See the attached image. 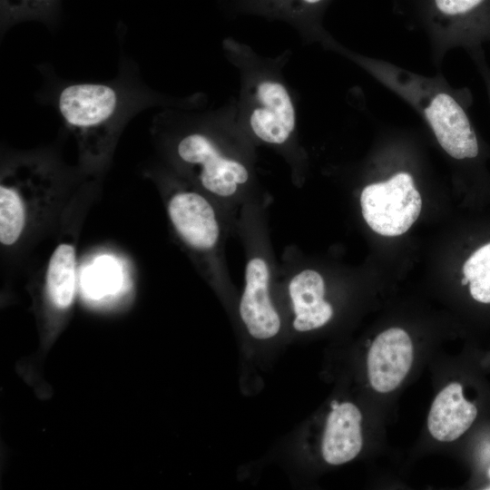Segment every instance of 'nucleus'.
<instances>
[{
    "instance_id": "f257e3e1",
    "label": "nucleus",
    "mask_w": 490,
    "mask_h": 490,
    "mask_svg": "<svg viewBox=\"0 0 490 490\" xmlns=\"http://www.w3.org/2000/svg\"><path fill=\"white\" fill-rule=\"evenodd\" d=\"M83 187V186H82ZM81 189L53 156L31 152L6 159L0 174V243L17 250L64 218Z\"/></svg>"
},
{
    "instance_id": "f03ea898",
    "label": "nucleus",
    "mask_w": 490,
    "mask_h": 490,
    "mask_svg": "<svg viewBox=\"0 0 490 490\" xmlns=\"http://www.w3.org/2000/svg\"><path fill=\"white\" fill-rule=\"evenodd\" d=\"M343 54L410 105L450 158L466 161L479 155L468 90L454 88L441 74L423 75L379 58L347 50Z\"/></svg>"
},
{
    "instance_id": "7ed1b4c3",
    "label": "nucleus",
    "mask_w": 490,
    "mask_h": 490,
    "mask_svg": "<svg viewBox=\"0 0 490 490\" xmlns=\"http://www.w3.org/2000/svg\"><path fill=\"white\" fill-rule=\"evenodd\" d=\"M126 105L112 84L78 83L60 91L57 107L75 137L83 173L98 175L109 164L126 121Z\"/></svg>"
},
{
    "instance_id": "20e7f679",
    "label": "nucleus",
    "mask_w": 490,
    "mask_h": 490,
    "mask_svg": "<svg viewBox=\"0 0 490 490\" xmlns=\"http://www.w3.org/2000/svg\"><path fill=\"white\" fill-rule=\"evenodd\" d=\"M172 155L196 188L211 198L230 200L250 181L246 165L225 154L211 136L201 131H189L176 138Z\"/></svg>"
},
{
    "instance_id": "39448f33",
    "label": "nucleus",
    "mask_w": 490,
    "mask_h": 490,
    "mask_svg": "<svg viewBox=\"0 0 490 490\" xmlns=\"http://www.w3.org/2000/svg\"><path fill=\"white\" fill-rule=\"evenodd\" d=\"M426 32L437 66L453 48L482 47L490 42V0H430Z\"/></svg>"
},
{
    "instance_id": "423d86ee",
    "label": "nucleus",
    "mask_w": 490,
    "mask_h": 490,
    "mask_svg": "<svg viewBox=\"0 0 490 490\" xmlns=\"http://www.w3.org/2000/svg\"><path fill=\"white\" fill-rule=\"evenodd\" d=\"M360 206L365 221L375 232L395 237L416 220L422 200L413 175L398 171L386 181L367 185L360 194Z\"/></svg>"
},
{
    "instance_id": "0eeeda50",
    "label": "nucleus",
    "mask_w": 490,
    "mask_h": 490,
    "mask_svg": "<svg viewBox=\"0 0 490 490\" xmlns=\"http://www.w3.org/2000/svg\"><path fill=\"white\" fill-rule=\"evenodd\" d=\"M165 207L173 231L191 252L205 258L216 251L222 229L211 197L196 187L175 184L165 191Z\"/></svg>"
},
{
    "instance_id": "6e6552de",
    "label": "nucleus",
    "mask_w": 490,
    "mask_h": 490,
    "mask_svg": "<svg viewBox=\"0 0 490 490\" xmlns=\"http://www.w3.org/2000/svg\"><path fill=\"white\" fill-rule=\"evenodd\" d=\"M83 201L69 230L64 231L45 266L42 280V305L48 329H58L71 311L77 289L76 241Z\"/></svg>"
},
{
    "instance_id": "1a4fd4ad",
    "label": "nucleus",
    "mask_w": 490,
    "mask_h": 490,
    "mask_svg": "<svg viewBox=\"0 0 490 490\" xmlns=\"http://www.w3.org/2000/svg\"><path fill=\"white\" fill-rule=\"evenodd\" d=\"M268 259L260 254L249 258L245 266V285L239 313L249 334L260 340L276 336L280 318L270 297L271 270Z\"/></svg>"
},
{
    "instance_id": "9d476101",
    "label": "nucleus",
    "mask_w": 490,
    "mask_h": 490,
    "mask_svg": "<svg viewBox=\"0 0 490 490\" xmlns=\"http://www.w3.org/2000/svg\"><path fill=\"white\" fill-rule=\"evenodd\" d=\"M254 91L248 118L252 133L269 144L285 143L296 126L295 106L288 89L279 81L263 80Z\"/></svg>"
},
{
    "instance_id": "9b49d317",
    "label": "nucleus",
    "mask_w": 490,
    "mask_h": 490,
    "mask_svg": "<svg viewBox=\"0 0 490 490\" xmlns=\"http://www.w3.org/2000/svg\"><path fill=\"white\" fill-rule=\"evenodd\" d=\"M413 344L400 328L380 333L371 344L368 358V376L371 387L379 393L395 390L409 372L413 363Z\"/></svg>"
},
{
    "instance_id": "f8f14e48",
    "label": "nucleus",
    "mask_w": 490,
    "mask_h": 490,
    "mask_svg": "<svg viewBox=\"0 0 490 490\" xmlns=\"http://www.w3.org/2000/svg\"><path fill=\"white\" fill-rule=\"evenodd\" d=\"M288 292L293 310L292 326L307 332L325 326L333 316V308L325 299V281L312 269L296 272L289 279Z\"/></svg>"
},
{
    "instance_id": "ddd939ff",
    "label": "nucleus",
    "mask_w": 490,
    "mask_h": 490,
    "mask_svg": "<svg viewBox=\"0 0 490 490\" xmlns=\"http://www.w3.org/2000/svg\"><path fill=\"white\" fill-rule=\"evenodd\" d=\"M362 415L350 402L331 403L322 437L321 453L329 465H342L354 459L363 445Z\"/></svg>"
},
{
    "instance_id": "4468645a",
    "label": "nucleus",
    "mask_w": 490,
    "mask_h": 490,
    "mask_svg": "<svg viewBox=\"0 0 490 490\" xmlns=\"http://www.w3.org/2000/svg\"><path fill=\"white\" fill-rule=\"evenodd\" d=\"M476 416L477 408L465 398L462 385L452 382L435 397L427 416V428L436 440L452 442L471 426Z\"/></svg>"
},
{
    "instance_id": "2eb2a0df",
    "label": "nucleus",
    "mask_w": 490,
    "mask_h": 490,
    "mask_svg": "<svg viewBox=\"0 0 490 490\" xmlns=\"http://www.w3.org/2000/svg\"><path fill=\"white\" fill-rule=\"evenodd\" d=\"M463 273L473 299L490 303V242L476 250L466 261Z\"/></svg>"
},
{
    "instance_id": "dca6fc26",
    "label": "nucleus",
    "mask_w": 490,
    "mask_h": 490,
    "mask_svg": "<svg viewBox=\"0 0 490 490\" xmlns=\"http://www.w3.org/2000/svg\"><path fill=\"white\" fill-rule=\"evenodd\" d=\"M50 0H5L8 7L15 8L19 13H23V9H34L45 5ZM16 11V12H17Z\"/></svg>"
},
{
    "instance_id": "f3484780",
    "label": "nucleus",
    "mask_w": 490,
    "mask_h": 490,
    "mask_svg": "<svg viewBox=\"0 0 490 490\" xmlns=\"http://www.w3.org/2000/svg\"><path fill=\"white\" fill-rule=\"evenodd\" d=\"M303 3L309 5H315L321 3L323 0H301Z\"/></svg>"
},
{
    "instance_id": "a211bd4d",
    "label": "nucleus",
    "mask_w": 490,
    "mask_h": 490,
    "mask_svg": "<svg viewBox=\"0 0 490 490\" xmlns=\"http://www.w3.org/2000/svg\"><path fill=\"white\" fill-rule=\"evenodd\" d=\"M466 284H468V280L467 279L464 277V279H462V285H466Z\"/></svg>"
},
{
    "instance_id": "6ab92c4d",
    "label": "nucleus",
    "mask_w": 490,
    "mask_h": 490,
    "mask_svg": "<svg viewBox=\"0 0 490 490\" xmlns=\"http://www.w3.org/2000/svg\"><path fill=\"white\" fill-rule=\"evenodd\" d=\"M488 475H489V477H490V468H489V470H488Z\"/></svg>"
},
{
    "instance_id": "aec40b11",
    "label": "nucleus",
    "mask_w": 490,
    "mask_h": 490,
    "mask_svg": "<svg viewBox=\"0 0 490 490\" xmlns=\"http://www.w3.org/2000/svg\"><path fill=\"white\" fill-rule=\"evenodd\" d=\"M487 489H490V487H487Z\"/></svg>"
}]
</instances>
